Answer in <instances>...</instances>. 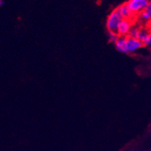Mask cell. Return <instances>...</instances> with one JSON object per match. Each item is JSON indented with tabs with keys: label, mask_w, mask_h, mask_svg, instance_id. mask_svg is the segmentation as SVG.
<instances>
[{
	"label": "cell",
	"mask_w": 151,
	"mask_h": 151,
	"mask_svg": "<svg viewBox=\"0 0 151 151\" xmlns=\"http://www.w3.org/2000/svg\"><path fill=\"white\" fill-rule=\"evenodd\" d=\"M122 17L120 16L118 12L115 10L110 14L108 17L107 22H106V26L110 32H116L119 23L122 21Z\"/></svg>",
	"instance_id": "cell-1"
},
{
	"label": "cell",
	"mask_w": 151,
	"mask_h": 151,
	"mask_svg": "<svg viewBox=\"0 0 151 151\" xmlns=\"http://www.w3.org/2000/svg\"><path fill=\"white\" fill-rule=\"evenodd\" d=\"M149 2L147 0H130L126 5L131 13H133L144 10Z\"/></svg>",
	"instance_id": "cell-2"
},
{
	"label": "cell",
	"mask_w": 151,
	"mask_h": 151,
	"mask_svg": "<svg viewBox=\"0 0 151 151\" xmlns=\"http://www.w3.org/2000/svg\"><path fill=\"white\" fill-rule=\"evenodd\" d=\"M143 43L137 39H133L128 37L125 39V47L127 53L129 52H134L140 47H142Z\"/></svg>",
	"instance_id": "cell-3"
},
{
	"label": "cell",
	"mask_w": 151,
	"mask_h": 151,
	"mask_svg": "<svg viewBox=\"0 0 151 151\" xmlns=\"http://www.w3.org/2000/svg\"><path fill=\"white\" fill-rule=\"evenodd\" d=\"M130 23L128 19H122V21L119 23L118 27L117 30V33L119 36H125L128 34L130 30Z\"/></svg>",
	"instance_id": "cell-4"
},
{
	"label": "cell",
	"mask_w": 151,
	"mask_h": 151,
	"mask_svg": "<svg viewBox=\"0 0 151 151\" xmlns=\"http://www.w3.org/2000/svg\"><path fill=\"white\" fill-rule=\"evenodd\" d=\"M118 13L120 15V16L122 17L123 19H127V18L130 17V16L132 15V13L130 12V11L129 10V9L127 8L126 4H124L119 6L117 8V9H116Z\"/></svg>",
	"instance_id": "cell-5"
},
{
	"label": "cell",
	"mask_w": 151,
	"mask_h": 151,
	"mask_svg": "<svg viewBox=\"0 0 151 151\" xmlns=\"http://www.w3.org/2000/svg\"><path fill=\"white\" fill-rule=\"evenodd\" d=\"M116 47L120 53H127L125 47V38L124 37H119L117 41L116 42Z\"/></svg>",
	"instance_id": "cell-6"
},
{
	"label": "cell",
	"mask_w": 151,
	"mask_h": 151,
	"mask_svg": "<svg viewBox=\"0 0 151 151\" xmlns=\"http://www.w3.org/2000/svg\"><path fill=\"white\" fill-rule=\"evenodd\" d=\"M109 38H110V40L112 43H116V42L117 41V39L119 38V36L117 35L116 32H109Z\"/></svg>",
	"instance_id": "cell-7"
},
{
	"label": "cell",
	"mask_w": 151,
	"mask_h": 151,
	"mask_svg": "<svg viewBox=\"0 0 151 151\" xmlns=\"http://www.w3.org/2000/svg\"><path fill=\"white\" fill-rule=\"evenodd\" d=\"M138 33H139V30H137V29H132L130 30V32H129V36L130 37V38H133V39H137V36H138Z\"/></svg>",
	"instance_id": "cell-8"
},
{
	"label": "cell",
	"mask_w": 151,
	"mask_h": 151,
	"mask_svg": "<svg viewBox=\"0 0 151 151\" xmlns=\"http://www.w3.org/2000/svg\"><path fill=\"white\" fill-rule=\"evenodd\" d=\"M141 43L145 44V45H147V46H150L151 44V35L149 34V33H147L144 36V38L143 39Z\"/></svg>",
	"instance_id": "cell-9"
},
{
	"label": "cell",
	"mask_w": 151,
	"mask_h": 151,
	"mask_svg": "<svg viewBox=\"0 0 151 151\" xmlns=\"http://www.w3.org/2000/svg\"><path fill=\"white\" fill-rule=\"evenodd\" d=\"M141 17H142L144 20H149L151 17V14L148 13L147 12H146L145 10H143V11L141 12Z\"/></svg>",
	"instance_id": "cell-10"
},
{
	"label": "cell",
	"mask_w": 151,
	"mask_h": 151,
	"mask_svg": "<svg viewBox=\"0 0 151 151\" xmlns=\"http://www.w3.org/2000/svg\"><path fill=\"white\" fill-rule=\"evenodd\" d=\"M4 4V2H3V1H2V0H0V6L1 5H2Z\"/></svg>",
	"instance_id": "cell-11"
}]
</instances>
